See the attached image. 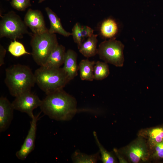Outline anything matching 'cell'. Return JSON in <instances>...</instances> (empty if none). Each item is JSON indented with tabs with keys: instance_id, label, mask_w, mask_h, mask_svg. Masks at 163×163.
Masks as SVG:
<instances>
[{
	"instance_id": "obj_1",
	"label": "cell",
	"mask_w": 163,
	"mask_h": 163,
	"mask_svg": "<svg viewBox=\"0 0 163 163\" xmlns=\"http://www.w3.org/2000/svg\"><path fill=\"white\" fill-rule=\"evenodd\" d=\"M40 107L50 119L59 121L71 120L78 111L76 99L63 88L46 95Z\"/></svg>"
},
{
	"instance_id": "obj_2",
	"label": "cell",
	"mask_w": 163,
	"mask_h": 163,
	"mask_svg": "<svg viewBox=\"0 0 163 163\" xmlns=\"http://www.w3.org/2000/svg\"><path fill=\"white\" fill-rule=\"evenodd\" d=\"M4 82L10 94L15 97L31 92L36 84L34 73L30 68L21 64L6 69Z\"/></svg>"
},
{
	"instance_id": "obj_3",
	"label": "cell",
	"mask_w": 163,
	"mask_h": 163,
	"mask_svg": "<svg viewBox=\"0 0 163 163\" xmlns=\"http://www.w3.org/2000/svg\"><path fill=\"white\" fill-rule=\"evenodd\" d=\"M34 73L36 84L46 95L63 88L70 81L62 68L41 66Z\"/></svg>"
},
{
	"instance_id": "obj_4",
	"label": "cell",
	"mask_w": 163,
	"mask_h": 163,
	"mask_svg": "<svg viewBox=\"0 0 163 163\" xmlns=\"http://www.w3.org/2000/svg\"><path fill=\"white\" fill-rule=\"evenodd\" d=\"M31 55L35 62L40 66L45 64L52 51L59 45L55 34L49 32L33 34L30 41Z\"/></svg>"
},
{
	"instance_id": "obj_5",
	"label": "cell",
	"mask_w": 163,
	"mask_h": 163,
	"mask_svg": "<svg viewBox=\"0 0 163 163\" xmlns=\"http://www.w3.org/2000/svg\"><path fill=\"white\" fill-rule=\"evenodd\" d=\"M29 32L24 21L13 11L1 16L0 21V38L6 37L13 40L21 39Z\"/></svg>"
},
{
	"instance_id": "obj_6",
	"label": "cell",
	"mask_w": 163,
	"mask_h": 163,
	"mask_svg": "<svg viewBox=\"0 0 163 163\" xmlns=\"http://www.w3.org/2000/svg\"><path fill=\"white\" fill-rule=\"evenodd\" d=\"M124 45L120 41L115 38L109 39L99 44L97 54L100 59L105 62L121 67L124 61Z\"/></svg>"
},
{
	"instance_id": "obj_7",
	"label": "cell",
	"mask_w": 163,
	"mask_h": 163,
	"mask_svg": "<svg viewBox=\"0 0 163 163\" xmlns=\"http://www.w3.org/2000/svg\"><path fill=\"white\" fill-rule=\"evenodd\" d=\"M118 151L133 163L146 161L150 158V151L146 141L140 136Z\"/></svg>"
},
{
	"instance_id": "obj_8",
	"label": "cell",
	"mask_w": 163,
	"mask_h": 163,
	"mask_svg": "<svg viewBox=\"0 0 163 163\" xmlns=\"http://www.w3.org/2000/svg\"><path fill=\"white\" fill-rule=\"evenodd\" d=\"M41 102L37 95L30 92L16 97L11 103L14 110L27 113L31 118L34 116V110L40 107Z\"/></svg>"
},
{
	"instance_id": "obj_9",
	"label": "cell",
	"mask_w": 163,
	"mask_h": 163,
	"mask_svg": "<svg viewBox=\"0 0 163 163\" xmlns=\"http://www.w3.org/2000/svg\"><path fill=\"white\" fill-rule=\"evenodd\" d=\"M38 117L39 115H34L31 118L28 134L20 149L16 153V156L19 160L25 159L34 149Z\"/></svg>"
},
{
	"instance_id": "obj_10",
	"label": "cell",
	"mask_w": 163,
	"mask_h": 163,
	"mask_svg": "<svg viewBox=\"0 0 163 163\" xmlns=\"http://www.w3.org/2000/svg\"><path fill=\"white\" fill-rule=\"evenodd\" d=\"M24 21L33 34H40L48 31L43 14L39 10L29 9L25 15Z\"/></svg>"
},
{
	"instance_id": "obj_11",
	"label": "cell",
	"mask_w": 163,
	"mask_h": 163,
	"mask_svg": "<svg viewBox=\"0 0 163 163\" xmlns=\"http://www.w3.org/2000/svg\"><path fill=\"white\" fill-rule=\"evenodd\" d=\"M14 110L12 103L6 97H0V132L5 131L9 127L13 118Z\"/></svg>"
},
{
	"instance_id": "obj_12",
	"label": "cell",
	"mask_w": 163,
	"mask_h": 163,
	"mask_svg": "<svg viewBox=\"0 0 163 163\" xmlns=\"http://www.w3.org/2000/svg\"><path fill=\"white\" fill-rule=\"evenodd\" d=\"M138 136L146 140L150 151L156 144L163 141V125L140 130Z\"/></svg>"
},
{
	"instance_id": "obj_13",
	"label": "cell",
	"mask_w": 163,
	"mask_h": 163,
	"mask_svg": "<svg viewBox=\"0 0 163 163\" xmlns=\"http://www.w3.org/2000/svg\"><path fill=\"white\" fill-rule=\"evenodd\" d=\"M77 53L74 50L69 49L66 52L62 68L70 81L78 75V66L77 63Z\"/></svg>"
},
{
	"instance_id": "obj_14",
	"label": "cell",
	"mask_w": 163,
	"mask_h": 163,
	"mask_svg": "<svg viewBox=\"0 0 163 163\" xmlns=\"http://www.w3.org/2000/svg\"><path fill=\"white\" fill-rule=\"evenodd\" d=\"M50 22V28L49 32L51 34L58 33L65 37L72 35V33L67 31L63 27L60 19L50 8H45Z\"/></svg>"
},
{
	"instance_id": "obj_15",
	"label": "cell",
	"mask_w": 163,
	"mask_h": 163,
	"mask_svg": "<svg viewBox=\"0 0 163 163\" xmlns=\"http://www.w3.org/2000/svg\"><path fill=\"white\" fill-rule=\"evenodd\" d=\"M66 51L63 45L59 44L52 51L43 66L59 68L64 64Z\"/></svg>"
},
{
	"instance_id": "obj_16",
	"label": "cell",
	"mask_w": 163,
	"mask_h": 163,
	"mask_svg": "<svg viewBox=\"0 0 163 163\" xmlns=\"http://www.w3.org/2000/svg\"><path fill=\"white\" fill-rule=\"evenodd\" d=\"M97 34H93L82 43L78 49L79 52L85 57L88 58L97 54Z\"/></svg>"
},
{
	"instance_id": "obj_17",
	"label": "cell",
	"mask_w": 163,
	"mask_h": 163,
	"mask_svg": "<svg viewBox=\"0 0 163 163\" xmlns=\"http://www.w3.org/2000/svg\"><path fill=\"white\" fill-rule=\"evenodd\" d=\"M119 28L116 21L112 18L104 20L100 27L101 34L105 38L111 39L114 37L118 33Z\"/></svg>"
},
{
	"instance_id": "obj_18",
	"label": "cell",
	"mask_w": 163,
	"mask_h": 163,
	"mask_svg": "<svg viewBox=\"0 0 163 163\" xmlns=\"http://www.w3.org/2000/svg\"><path fill=\"white\" fill-rule=\"evenodd\" d=\"M95 62L88 59L81 61L78 66L82 80L92 81L94 80V67Z\"/></svg>"
},
{
	"instance_id": "obj_19",
	"label": "cell",
	"mask_w": 163,
	"mask_h": 163,
	"mask_svg": "<svg viewBox=\"0 0 163 163\" xmlns=\"http://www.w3.org/2000/svg\"><path fill=\"white\" fill-rule=\"evenodd\" d=\"M98 152L91 155H88L80 152L78 150L75 151L72 155L73 162L76 163H95L101 159Z\"/></svg>"
},
{
	"instance_id": "obj_20",
	"label": "cell",
	"mask_w": 163,
	"mask_h": 163,
	"mask_svg": "<svg viewBox=\"0 0 163 163\" xmlns=\"http://www.w3.org/2000/svg\"><path fill=\"white\" fill-rule=\"evenodd\" d=\"M110 74V70L107 63L97 61L94 67V79L101 80L107 77Z\"/></svg>"
},
{
	"instance_id": "obj_21",
	"label": "cell",
	"mask_w": 163,
	"mask_h": 163,
	"mask_svg": "<svg viewBox=\"0 0 163 163\" xmlns=\"http://www.w3.org/2000/svg\"><path fill=\"white\" fill-rule=\"evenodd\" d=\"M8 51L13 56L19 57L23 55H31V53L27 52L24 45L16 40L11 41L8 48Z\"/></svg>"
},
{
	"instance_id": "obj_22",
	"label": "cell",
	"mask_w": 163,
	"mask_h": 163,
	"mask_svg": "<svg viewBox=\"0 0 163 163\" xmlns=\"http://www.w3.org/2000/svg\"><path fill=\"white\" fill-rule=\"evenodd\" d=\"M93 135L99 148L101 154V159L102 162L103 163H117V160L113 154L107 151L100 143L95 132H93Z\"/></svg>"
},
{
	"instance_id": "obj_23",
	"label": "cell",
	"mask_w": 163,
	"mask_h": 163,
	"mask_svg": "<svg viewBox=\"0 0 163 163\" xmlns=\"http://www.w3.org/2000/svg\"><path fill=\"white\" fill-rule=\"evenodd\" d=\"M82 26L79 23H76L72 29V35L75 43L77 44L78 49L82 44L83 39L81 32Z\"/></svg>"
},
{
	"instance_id": "obj_24",
	"label": "cell",
	"mask_w": 163,
	"mask_h": 163,
	"mask_svg": "<svg viewBox=\"0 0 163 163\" xmlns=\"http://www.w3.org/2000/svg\"><path fill=\"white\" fill-rule=\"evenodd\" d=\"M150 159L158 161L163 159V141L156 144L150 151Z\"/></svg>"
},
{
	"instance_id": "obj_25",
	"label": "cell",
	"mask_w": 163,
	"mask_h": 163,
	"mask_svg": "<svg viewBox=\"0 0 163 163\" xmlns=\"http://www.w3.org/2000/svg\"><path fill=\"white\" fill-rule=\"evenodd\" d=\"M10 4L14 9L21 11L31 5L30 0H11Z\"/></svg>"
},
{
	"instance_id": "obj_26",
	"label": "cell",
	"mask_w": 163,
	"mask_h": 163,
	"mask_svg": "<svg viewBox=\"0 0 163 163\" xmlns=\"http://www.w3.org/2000/svg\"><path fill=\"white\" fill-rule=\"evenodd\" d=\"M94 30L87 26H82L81 32L83 40L85 38H88L93 34Z\"/></svg>"
},
{
	"instance_id": "obj_27",
	"label": "cell",
	"mask_w": 163,
	"mask_h": 163,
	"mask_svg": "<svg viewBox=\"0 0 163 163\" xmlns=\"http://www.w3.org/2000/svg\"><path fill=\"white\" fill-rule=\"evenodd\" d=\"M6 53V51L5 48L1 45H0V66L4 64V58Z\"/></svg>"
},
{
	"instance_id": "obj_28",
	"label": "cell",
	"mask_w": 163,
	"mask_h": 163,
	"mask_svg": "<svg viewBox=\"0 0 163 163\" xmlns=\"http://www.w3.org/2000/svg\"><path fill=\"white\" fill-rule=\"evenodd\" d=\"M113 151L116 156L118 158L120 163H127V161L124 158L117 150L114 149Z\"/></svg>"
},
{
	"instance_id": "obj_29",
	"label": "cell",
	"mask_w": 163,
	"mask_h": 163,
	"mask_svg": "<svg viewBox=\"0 0 163 163\" xmlns=\"http://www.w3.org/2000/svg\"><path fill=\"white\" fill-rule=\"evenodd\" d=\"M45 0H38V3H40L43 2Z\"/></svg>"
},
{
	"instance_id": "obj_30",
	"label": "cell",
	"mask_w": 163,
	"mask_h": 163,
	"mask_svg": "<svg viewBox=\"0 0 163 163\" xmlns=\"http://www.w3.org/2000/svg\"><path fill=\"white\" fill-rule=\"evenodd\" d=\"M6 0V1H9L10 0Z\"/></svg>"
}]
</instances>
